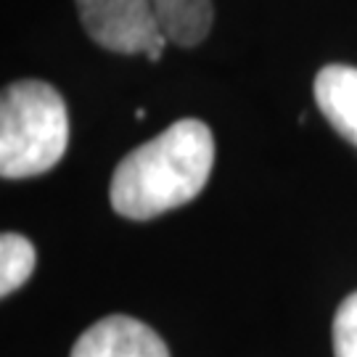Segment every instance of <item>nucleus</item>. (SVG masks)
<instances>
[{
  "instance_id": "f257e3e1",
  "label": "nucleus",
  "mask_w": 357,
  "mask_h": 357,
  "mask_svg": "<svg viewBox=\"0 0 357 357\" xmlns=\"http://www.w3.org/2000/svg\"><path fill=\"white\" fill-rule=\"evenodd\" d=\"M215 165V138L202 119H180L116 165L109 199L116 215L151 220L193 202Z\"/></svg>"
},
{
  "instance_id": "f03ea898",
  "label": "nucleus",
  "mask_w": 357,
  "mask_h": 357,
  "mask_svg": "<svg viewBox=\"0 0 357 357\" xmlns=\"http://www.w3.org/2000/svg\"><path fill=\"white\" fill-rule=\"evenodd\" d=\"M69 146V114L59 90L22 79L0 98V175L35 178L61 162Z\"/></svg>"
},
{
  "instance_id": "7ed1b4c3",
  "label": "nucleus",
  "mask_w": 357,
  "mask_h": 357,
  "mask_svg": "<svg viewBox=\"0 0 357 357\" xmlns=\"http://www.w3.org/2000/svg\"><path fill=\"white\" fill-rule=\"evenodd\" d=\"M79 22L93 43L125 56L143 53L159 61L169 43L151 0H75Z\"/></svg>"
},
{
  "instance_id": "20e7f679",
  "label": "nucleus",
  "mask_w": 357,
  "mask_h": 357,
  "mask_svg": "<svg viewBox=\"0 0 357 357\" xmlns=\"http://www.w3.org/2000/svg\"><path fill=\"white\" fill-rule=\"evenodd\" d=\"M69 357H169V349L141 320L109 315L77 339Z\"/></svg>"
},
{
  "instance_id": "39448f33",
  "label": "nucleus",
  "mask_w": 357,
  "mask_h": 357,
  "mask_svg": "<svg viewBox=\"0 0 357 357\" xmlns=\"http://www.w3.org/2000/svg\"><path fill=\"white\" fill-rule=\"evenodd\" d=\"M315 103L333 130L357 146V66H323L315 77Z\"/></svg>"
},
{
  "instance_id": "423d86ee",
  "label": "nucleus",
  "mask_w": 357,
  "mask_h": 357,
  "mask_svg": "<svg viewBox=\"0 0 357 357\" xmlns=\"http://www.w3.org/2000/svg\"><path fill=\"white\" fill-rule=\"evenodd\" d=\"M151 6L167 40L180 48L199 45L212 29V0H151Z\"/></svg>"
},
{
  "instance_id": "0eeeda50",
  "label": "nucleus",
  "mask_w": 357,
  "mask_h": 357,
  "mask_svg": "<svg viewBox=\"0 0 357 357\" xmlns=\"http://www.w3.org/2000/svg\"><path fill=\"white\" fill-rule=\"evenodd\" d=\"M35 270V246L19 233L0 236V294L8 296L32 275Z\"/></svg>"
},
{
  "instance_id": "6e6552de",
  "label": "nucleus",
  "mask_w": 357,
  "mask_h": 357,
  "mask_svg": "<svg viewBox=\"0 0 357 357\" xmlns=\"http://www.w3.org/2000/svg\"><path fill=\"white\" fill-rule=\"evenodd\" d=\"M333 357H357V291L333 315Z\"/></svg>"
},
{
  "instance_id": "1a4fd4ad",
  "label": "nucleus",
  "mask_w": 357,
  "mask_h": 357,
  "mask_svg": "<svg viewBox=\"0 0 357 357\" xmlns=\"http://www.w3.org/2000/svg\"><path fill=\"white\" fill-rule=\"evenodd\" d=\"M135 119H146V109H138V112H135Z\"/></svg>"
}]
</instances>
